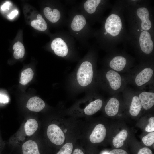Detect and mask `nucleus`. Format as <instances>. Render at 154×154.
<instances>
[{"mask_svg": "<svg viewBox=\"0 0 154 154\" xmlns=\"http://www.w3.org/2000/svg\"><path fill=\"white\" fill-rule=\"evenodd\" d=\"M93 76V67L88 61L83 62L78 69L77 80L79 84L83 87L87 86L91 82Z\"/></svg>", "mask_w": 154, "mask_h": 154, "instance_id": "obj_1", "label": "nucleus"}, {"mask_svg": "<svg viewBox=\"0 0 154 154\" xmlns=\"http://www.w3.org/2000/svg\"><path fill=\"white\" fill-rule=\"evenodd\" d=\"M122 27L120 17L117 15L112 14L107 19L105 25L106 31L113 36L118 35Z\"/></svg>", "mask_w": 154, "mask_h": 154, "instance_id": "obj_2", "label": "nucleus"}, {"mask_svg": "<svg viewBox=\"0 0 154 154\" xmlns=\"http://www.w3.org/2000/svg\"><path fill=\"white\" fill-rule=\"evenodd\" d=\"M48 137L53 143L60 145L65 140L64 134L61 128L57 125L51 124L48 126L47 130Z\"/></svg>", "mask_w": 154, "mask_h": 154, "instance_id": "obj_3", "label": "nucleus"}, {"mask_svg": "<svg viewBox=\"0 0 154 154\" xmlns=\"http://www.w3.org/2000/svg\"><path fill=\"white\" fill-rule=\"evenodd\" d=\"M139 42L141 48L144 53L149 54L153 51L154 44L151 35L148 31L141 32L139 38Z\"/></svg>", "mask_w": 154, "mask_h": 154, "instance_id": "obj_4", "label": "nucleus"}, {"mask_svg": "<svg viewBox=\"0 0 154 154\" xmlns=\"http://www.w3.org/2000/svg\"><path fill=\"white\" fill-rule=\"evenodd\" d=\"M106 134L105 127L101 124L97 125L89 136L90 141L93 143H100L105 139Z\"/></svg>", "mask_w": 154, "mask_h": 154, "instance_id": "obj_5", "label": "nucleus"}, {"mask_svg": "<svg viewBox=\"0 0 154 154\" xmlns=\"http://www.w3.org/2000/svg\"><path fill=\"white\" fill-rule=\"evenodd\" d=\"M51 47L55 53L59 56H65L68 53V48L66 44L60 38H56L53 40Z\"/></svg>", "mask_w": 154, "mask_h": 154, "instance_id": "obj_6", "label": "nucleus"}, {"mask_svg": "<svg viewBox=\"0 0 154 154\" xmlns=\"http://www.w3.org/2000/svg\"><path fill=\"white\" fill-rule=\"evenodd\" d=\"M106 77L111 88L116 90L121 87V79L120 75L113 70H109L106 72Z\"/></svg>", "mask_w": 154, "mask_h": 154, "instance_id": "obj_7", "label": "nucleus"}, {"mask_svg": "<svg viewBox=\"0 0 154 154\" xmlns=\"http://www.w3.org/2000/svg\"><path fill=\"white\" fill-rule=\"evenodd\" d=\"M153 73V70L150 68H146L142 70L136 76L135 82L137 85L141 86L148 82Z\"/></svg>", "mask_w": 154, "mask_h": 154, "instance_id": "obj_8", "label": "nucleus"}, {"mask_svg": "<svg viewBox=\"0 0 154 154\" xmlns=\"http://www.w3.org/2000/svg\"><path fill=\"white\" fill-rule=\"evenodd\" d=\"M137 14L141 21L142 29L145 31L149 30L151 26V23L149 19V12L145 7L138 8L137 11Z\"/></svg>", "mask_w": 154, "mask_h": 154, "instance_id": "obj_9", "label": "nucleus"}, {"mask_svg": "<svg viewBox=\"0 0 154 154\" xmlns=\"http://www.w3.org/2000/svg\"><path fill=\"white\" fill-rule=\"evenodd\" d=\"M139 99L142 106L146 110L151 108L154 104V93L152 92H143L139 94Z\"/></svg>", "mask_w": 154, "mask_h": 154, "instance_id": "obj_10", "label": "nucleus"}, {"mask_svg": "<svg viewBox=\"0 0 154 154\" xmlns=\"http://www.w3.org/2000/svg\"><path fill=\"white\" fill-rule=\"evenodd\" d=\"M45 105V102L42 100L38 97L35 96L29 100L26 106L31 111L39 112L44 108Z\"/></svg>", "mask_w": 154, "mask_h": 154, "instance_id": "obj_11", "label": "nucleus"}, {"mask_svg": "<svg viewBox=\"0 0 154 154\" xmlns=\"http://www.w3.org/2000/svg\"><path fill=\"white\" fill-rule=\"evenodd\" d=\"M119 105V102L116 98L115 97L111 98L105 107L106 114L111 116L116 115L118 112Z\"/></svg>", "mask_w": 154, "mask_h": 154, "instance_id": "obj_12", "label": "nucleus"}, {"mask_svg": "<svg viewBox=\"0 0 154 154\" xmlns=\"http://www.w3.org/2000/svg\"><path fill=\"white\" fill-rule=\"evenodd\" d=\"M21 148L22 154H40L37 144L32 140L24 143Z\"/></svg>", "mask_w": 154, "mask_h": 154, "instance_id": "obj_13", "label": "nucleus"}, {"mask_svg": "<svg viewBox=\"0 0 154 154\" xmlns=\"http://www.w3.org/2000/svg\"><path fill=\"white\" fill-rule=\"evenodd\" d=\"M126 60L124 57L117 56L114 57L110 62L109 66L113 69L117 71H120L125 67Z\"/></svg>", "mask_w": 154, "mask_h": 154, "instance_id": "obj_14", "label": "nucleus"}, {"mask_svg": "<svg viewBox=\"0 0 154 154\" xmlns=\"http://www.w3.org/2000/svg\"><path fill=\"white\" fill-rule=\"evenodd\" d=\"M102 104V101L100 99H97L91 102L84 108L85 114L90 116L94 114L101 109Z\"/></svg>", "mask_w": 154, "mask_h": 154, "instance_id": "obj_15", "label": "nucleus"}, {"mask_svg": "<svg viewBox=\"0 0 154 154\" xmlns=\"http://www.w3.org/2000/svg\"><path fill=\"white\" fill-rule=\"evenodd\" d=\"M43 12L46 18L52 23L58 21L60 17V11L56 9H52L50 7H46L44 9Z\"/></svg>", "mask_w": 154, "mask_h": 154, "instance_id": "obj_16", "label": "nucleus"}, {"mask_svg": "<svg viewBox=\"0 0 154 154\" xmlns=\"http://www.w3.org/2000/svg\"><path fill=\"white\" fill-rule=\"evenodd\" d=\"M86 22L85 19L82 15H76L74 17L71 23V28L75 31H80L84 27Z\"/></svg>", "mask_w": 154, "mask_h": 154, "instance_id": "obj_17", "label": "nucleus"}, {"mask_svg": "<svg viewBox=\"0 0 154 154\" xmlns=\"http://www.w3.org/2000/svg\"><path fill=\"white\" fill-rule=\"evenodd\" d=\"M142 108L141 102L138 96H135L132 98L130 105L129 113L133 116H136L139 113Z\"/></svg>", "mask_w": 154, "mask_h": 154, "instance_id": "obj_18", "label": "nucleus"}, {"mask_svg": "<svg viewBox=\"0 0 154 154\" xmlns=\"http://www.w3.org/2000/svg\"><path fill=\"white\" fill-rule=\"evenodd\" d=\"M128 134V132L125 129H123L120 131L113 140L112 143L114 147L116 148L122 147L127 137Z\"/></svg>", "mask_w": 154, "mask_h": 154, "instance_id": "obj_19", "label": "nucleus"}, {"mask_svg": "<svg viewBox=\"0 0 154 154\" xmlns=\"http://www.w3.org/2000/svg\"><path fill=\"white\" fill-rule=\"evenodd\" d=\"M38 127V123L35 119H30L25 123L24 128L26 134L27 136L33 135L36 131Z\"/></svg>", "mask_w": 154, "mask_h": 154, "instance_id": "obj_20", "label": "nucleus"}, {"mask_svg": "<svg viewBox=\"0 0 154 154\" xmlns=\"http://www.w3.org/2000/svg\"><path fill=\"white\" fill-rule=\"evenodd\" d=\"M37 19L33 20L31 23V26L35 29L40 31H44L47 28V24L42 15L38 14L37 16Z\"/></svg>", "mask_w": 154, "mask_h": 154, "instance_id": "obj_21", "label": "nucleus"}, {"mask_svg": "<svg viewBox=\"0 0 154 154\" xmlns=\"http://www.w3.org/2000/svg\"><path fill=\"white\" fill-rule=\"evenodd\" d=\"M33 75V72L31 68L24 70L21 73L19 83L23 85L26 84L32 80Z\"/></svg>", "mask_w": 154, "mask_h": 154, "instance_id": "obj_22", "label": "nucleus"}, {"mask_svg": "<svg viewBox=\"0 0 154 154\" xmlns=\"http://www.w3.org/2000/svg\"><path fill=\"white\" fill-rule=\"evenodd\" d=\"M14 50L13 56L16 59L22 58L25 54V48L23 44L18 41L14 44L13 47Z\"/></svg>", "mask_w": 154, "mask_h": 154, "instance_id": "obj_23", "label": "nucleus"}, {"mask_svg": "<svg viewBox=\"0 0 154 154\" xmlns=\"http://www.w3.org/2000/svg\"><path fill=\"white\" fill-rule=\"evenodd\" d=\"M101 1L100 0H87L84 4V9L88 13L92 14L95 11Z\"/></svg>", "mask_w": 154, "mask_h": 154, "instance_id": "obj_24", "label": "nucleus"}, {"mask_svg": "<svg viewBox=\"0 0 154 154\" xmlns=\"http://www.w3.org/2000/svg\"><path fill=\"white\" fill-rule=\"evenodd\" d=\"M73 148L72 143H67L62 147L56 154H71Z\"/></svg>", "mask_w": 154, "mask_h": 154, "instance_id": "obj_25", "label": "nucleus"}, {"mask_svg": "<svg viewBox=\"0 0 154 154\" xmlns=\"http://www.w3.org/2000/svg\"><path fill=\"white\" fill-rule=\"evenodd\" d=\"M142 141L144 144L147 146H150L154 142V132H151L143 137Z\"/></svg>", "mask_w": 154, "mask_h": 154, "instance_id": "obj_26", "label": "nucleus"}, {"mask_svg": "<svg viewBox=\"0 0 154 154\" xmlns=\"http://www.w3.org/2000/svg\"><path fill=\"white\" fill-rule=\"evenodd\" d=\"M149 123L146 127L145 130L147 132H152L154 131V117H151L150 118Z\"/></svg>", "mask_w": 154, "mask_h": 154, "instance_id": "obj_27", "label": "nucleus"}, {"mask_svg": "<svg viewBox=\"0 0 154 154\" xmlns=\"http://www.w3.org/2000/svg\"><path fill=\"white\" fill-rule=\"evenodd\" d=\"M109 154H128L125 150L119 149H115L111 150Z\"/></svg>", "mask_w": 154, "mask_h": 154, "instance_id": "obj_28", "label": "nucleus"}, {"mask_svg": "<svg viewBox=\"0 0 154 154\" xmlns=\"http://www.w3.org/2000/svg\"><path fill=\"white\" fill-rule=\"evenodd\" d=\"M137 154H153L151 150L147 147H143L141 149Z\"/></svg>", "mask_w": 154, "mask_h": 154, "instance_id": "obj_29", "label": "nucleus"}, {"mask_svg": "<svg viewBox=\"0 0 154 154\" xmlns=\"http://www.w3.org/2000/svg\"><path fill=\"white\" fill-rule=\"evenodd\" d=\"M9 102V98L6 96L0 94V102L7 103Z\"/></svg>", "mask_w": 154, "mask_h": 154, "instance_id": "obj_30", "label": "nucleus"}, {"mask_svg": "<svg viewBox=\"0 0 154 154\" xmlns=\"http://www.w3.org/2000/svg\"><path fill=\"white\" fill-rule=\"evenodd\" d=\"M18 13V11L17 10H14L12 11L8 15V17L10 19H13Z\"/></svg>", "mask_w": 154, "mask_h": 154, "instance_id": "obj_31", "label": "nucleus"}, {"mask_svg": "<svg viewBox=\"0 0 154 154\" xmlns=\"http://www.w3.org/2000/svg\"><path fill=\"white\" fill-rule=\"evenodd\" d=\"M10 5V3L7 2L4 3L1 7V9L3 11H5L6 9H9V7Z\"/></svg>", "mask_w": 154, "mask_h": 154, "instance_id": "obj_32", "label": "nucleus"}, {"mask_svg": "<svg viewBox=\"0 0 154 154\" xmlns=\"http://www.w3.org/2000/svg\"><path fill=\"white\" fill-rule=\"evenodd\" d=\"M73 154H84V153L80 149L76 148L74 150Z\"/></svg>", "mask_w": 154, "mask_h": 154, "instance_id": "obj_33", "label": "nucleus"}, {"mask_svg": "<svg viewBox=\"0 0 154 154\" xmlns=\"http://www.w3.org/2000/svg\"><path fill=\"white\" fill-rule=\"evenodd\" d=\"M103 154H109V153L108 152H105L103 153Z\"/></svg>", "mask_w": 154, "mask_h": 154, "instance_id": "obj_34", "label": "nucleus"}, {"mask_svg": "<svg viewBox=\"0 0 154 154\" xmlns=\"http://www.w3.org/2000/svg\"><path fill=\"white\" fill-rule=\"evenodd\" d=\"M107 33L106 31L105 33H104V34L106 35L107 34Z\"/></svg>", "mask_w": 154, "mask_h": 154, "instance_id": "obj_35", "label": "nucleus"}, {"mask_svg": "<svg viewBox=\"0 0 154 154\" xmlns=\"http://www.w3.org/2000/svg\"><path fill=\"white\" fill-rule=\"evenodd\" d=\"M143 30L142 29H141V31H143Z\"/></svg>", "mask_w": 154, "mask_h": 154, "instance_id": "obj_36", "label": "nucleus"}, {"mask_svg": "<svg viewBox=\"0 0 154 154\" xmlns=\"http://www.w3.org/2000/svg\"><path fill=\"white\" fill-rule=\"evenodd\" d=\"M137 31H139V30L138 29V30H137Z\"/></svg>", "mask_w": 154, "mask_h": 154, "instance_id": "obj_37", "label": "nucleus"}]
</instances>
